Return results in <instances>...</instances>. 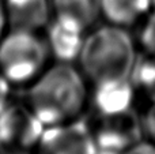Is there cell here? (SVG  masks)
Masks as SVG:
<instances>
[{"mask_svg": "<svg viewBox=\"0 0 155 154\" xmlns=\"http://www.w3.org/2000/svg\"><path fill=\"white\" fill-rule=\"evenodd\" d=\"M87 83L72 63L57 62L27 86L26 104L45 127L75 122L88 102Z\"/></svg>", "mask_w": 155, "mask_h": 154, "instance_id": "1", "label": "cell"}, {"mask_svg": "<svg viewBox=\"0 0 155 154\" xmlns=\"http://www.w3.org/2000/svg\"><path fill=\"white\" fill-rule=\"evenodd\" d=\"M136 59V45L128 29L106 23L86 34L78 62L86 81L94 86L128 81Z\"/></svg>", "mask_w": 155, "mask_h": 154, "instance_id": "2", "label": "cell"}, {"mask_svg": "<svg viewBox=\"0 0 155 154\" xmlns=\"http://www.w3.org/2000/svg\"><path fill=\"white\" fill-rule=\"evenodd\" d=\"M52 59L48 42L40 33L7 29L0 38V74L11 86H29Z\"/></svg>", "mask_w": 155, "mask_h": 154, "instance_id": "3", "label": "cell"}, {"mask_svg": "<svg viewBox=\"0 0 155 154\" xmlns=\"http://www.w3.org/2000/svg\"><path fill=\"white\" fill-rule=\"evenodd\" d=\"M45 128L27 104L8 102L0 112V149L14 153L35 149Z\"/></svg>", "mask_w": 155, "mask_h": 154, "instance_id": "4", "label": "cell"}, {"mask_svg": "<svg viewBox=\"0 0 155 154\" xmlns=\"http://www.w3.org/2000/svg\"><path fill=\"white\" fill-rule=\"evenodd\" d=\"M90 130L97 154H124L143 135L140 117L132 109L118 115L97 116L95 126Z\"/></svg>", "mask_w": 155, "mask_h": 154, "instance_id": "5", "label": "cell"}, {"mask_svg": "<svg viewBox=\"0 0 155 154\" xmlns=\"http://www.w3.org/2000/svg\"><path fill=\"white\" fill-rule=\"evenodd\" d=\"M34 150L35 154H97L90 127L79 120L46 127Z\"/></svg>", "mask_w": 155, "mask_h": 154, "instance_id": "6", "label": "cell"}, {"mask_svg": "<svg viewBox=\"0 0 155 154\" xmlns=\"http://www.w3.org/2000/svg\"><path fill=\"white\" fill-rule=\"evenodd\" d=\"M87 32L72 23L52 18L46 27L45 40L52 59L59 63L78 62Z\"/></svg>", "mask_w": 155, "mask_h": 154, "instance_id": "7", "label": "cell"}, {"mask_svg": "<svg viewBox=\"0 0 155 154\" xmlns=\"http://www.w3.org/2000/svg\"><path fill=\"white\" fill-rule=\"evenodd\" d=\"M135 93L129 79L94 85L90 100L95 116H110L131 111Z\"/></svg>", "mask_w": 155, "mask_h": 154, "instance_id": "8", "label": "cell"}, {"mask_svg": "<svg viewBox=\"0 0 155 154\" xmlns=\"http://www.w3.org/2000/svg\"><path fill=\"white\" fill-rule=\"evenodd\" d=\"M7 29L37 32L46 29L53 18L51 0H25L5 7Z\"/></svg>", "mask_w": 155, "mask_h": 154, "instance_id": "9", "label": "cell"}, {"mask_svg": "<svg viewBox=\"0 0 155 154\" xmlns=\"http://www.w3.org/2000/svg\"><path fill=\"white\" fill-rule=\"evenodd\" d=\"M53 18L88 32L101 18V0H51Z\"/></svg>", "mask_w": 155, "mask_h": 154, "instance_id": "10", "label": "cell"}, {"mask_svg": "<svg viewBox=\"0 0 155 154\" xmlns=\"http://www.w3.org/2000/svg\"><path fill=\"white\" fill-rule=\"evenodd\" d=\"M153 0H101V16L110 25L129 29L147 18Z\"/></svg>", "mask_w": 155, "mask_h": 154, "instance_id": "11", "label": "cell"}, {"mask_svg": "<svg viewBox=\"0 0 155 154\" xmlns=\"http://www.w3.org/2000/svg\"><path fill=\"white\" fill-rule=\"evenodd\" d=\"M129 81L135 92L144 93L150 101L155 100V55H137Z\"/></svg>", "mask_w": 155, "mask_h": 154, "instance_id": "12", "label": "cell"}, {"mask_svg": "<svg viewBox=\"0 0 155 154\" xmlns=\"http://www.w3.org/2000/svg\"><path fill=\"white\" fill-rule=\"evenodd\" d=\"M140 42L147 53L155 55V10L147 15L140 33Z\"/></svg>", "mask_w": 155, "mask_h": 154, "instance_id": "13", "label": "cell"}, {"mask_svg": "<svg viewBox=\"0 0 155 154\" xmlns=\"http://www.w3.org/2000/svg\"><path fill=\"white\" fill-rule=\"evenodd\" d=\"M140 122H142L143 135L147 136L148 142L155 145V100L150 101V105L144 115L140 117Z\"/></svg>", "mask_w": 155, "mask_h": 154, "instance_id": "14", "label": "cell"}, {"mask_svg": "<svg viewBox=\"0 0 155 154\" xmlns=\"http://www.w3.org/2000/svg\"><path fill=\"white\" fill-rule=\"evenodd\" d=\"M124 154H155V145L151 142H142L139 141L131 146Z\"/></svg>", "mask_w": 155, "mask_h": 154, "instance_id": "15", "label": "cell"}, {"mask_svg": "<svg viewBox=\"0 0 155 154\" xmlns=\"http://www.w3.org/2000/svg\"><path fill=\"white\" fill-rule=\"evenodd\" d=\"M11 85L7 82V79L0 74V112L4 109V106L10 102V92Z\"/></svg>", "mask_w": 155, "mask_h": 154, "instance_id": "16", "label": "cell"}, {"mask_svg": "<svg viewBox=\"0 0 155 154\" xmlns=\"http://www.w3.org/2000/svg\"><path fill=\"white\" fill-rule=\"evenodd\" d=\"M7 32V16H5V8L3 0H0V38Z\"/></svg>", "mask_w": 155, "mask_h": 154, "instance_id": "17", "label": "cell"}, {"mask_svg": "<svg viewBox=\"0 0 155 154\" xmlns=\"http://www.w3.org/2000/svg\"><path fill=\"white\" fill-rule=\"evenodd\" d=\"M25 2V0H3V3H4V5L7 7V5H14V4H18V3H22Z\"/></svg>", "mask_w": 155, "mask_h": 154, "instance_id": "18", "label": "cell"}, {"mask_svg": "<svg viewBox=\"0 0 155 154\" xmlns=\"http://www.w3.org/2000/svg\"><path fill=\"white\" fill-rule=\"evenodd\" d=\"M12 154H25V153H12Z\"/></svg>", "mask_w": 155, "mask_h": 154, "instance_id": "19", "label": "cell"}]
</instances>
